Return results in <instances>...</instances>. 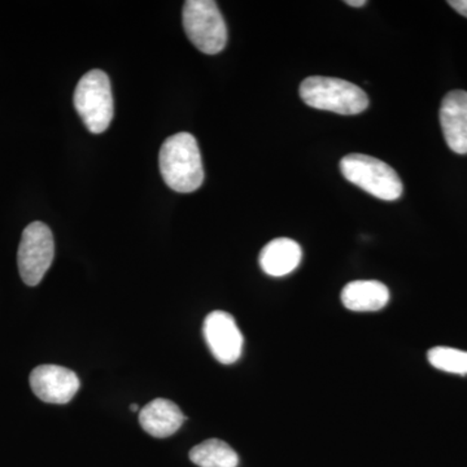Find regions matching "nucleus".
Returning <instances> with one entry per match:
<instances>
[{"label": "nucleus", "mask_w": 467, "mask_h": 467, "mask_svg": "<svg viewBox=\"0 0 467 467\" xmlns=\"http://www.w3.org/2000/svg\"><path fill=\"white\" fill-rule=\"evenodd\" d=\"M389 291L378 281L350 282L343 288L342 303L353 312H377L389 304Z\"/></svg>", "instance_id": "nucleus-12"}, {"label": "nucleus", "mask_w": 467, "mask_h": 467, "mask_svg": "<svg viewBox=\"0 0 467 467\" xmlns=\"http://www.w3.org/2000/svg\"><path fill=\"white\" fill-rule=\"evenodd\" d=\"M202 333L218 362L232 365L241 358L244 339L232 315L223 310L209 313L202 325Z\"/></svg>", "instance_id": "nucleus-7"}, {"label": "nucleus", "mask_w": 467, "mask_h": 467, "mask_svg": "<svg viewBox=\"0 0 467 467\" xmlns=\"http://www.w3.org/2000/svg\"><path fill=\"white\" fill-rule=\"evenodd\" d=\"M300 97L312 109L339 115H358L368 106L367 92L340 78L313 76L300 85Z\"/></svg>", "instance_id": "nucleus-2"}, {"label": "nucleus", "mask_w": 467, "mask_h": 467, "mask_svg": "<svg viewBox=\"0 0 467 467\" xmlns=\"http://www.w3.org/2000/svg\"><path fill=\"white\" fill-rule=\"evenodd\" d=\"M159 164L162 180L175 192H196L204 182L201 150L190 133L169 137L160 150Z\"/></svg>", "instance_id": "nucleus-1"}, {"label": "nucleus", "mask_w": 467, "mask_h": 467, "mask_svg": "<svg viewBox=\"0 0 467 467\" xmlns=\"http://www.w3.org/2000/svg\"><path fill=\"white\" fill-rule=\"evenodd\" d=\"M367 3V0H347L346 5H350V7H364Z\"/></svg>", "instance_id": "nucleus-16"}, {"label": "nucleus", "mask_w": 467, "mask_h": 467, "mask_svg": "<svg viewBox=\"0 0 467 467\" xmlns=\"http://www.w3.org/2000/svg\"><path fill=\"white\" fill-rule=\"evenodd\" d=\"M190 460L199 467H238L239 457L227 442L209 439L193 447Z\"/></svg>", "instance_id": "nucleus-13"}, {"label": "nucleus", "mask_w": 467, "mask_h": 467, "mask_svg": "<svg viewBox=\"0 0 467 467\" xmlns=\"http://www.w3.org/2000/svg\"><path fill=\"white\" fill-rule=\"evenodd\" d=\"M303 259L299 243L290 238H278L267 243L261 251L259 263L261 269L270 276L291 275Z\"/></svg>", "instance_id": "nucleus-11"}, {"label": "nucleus", "mask_w": 467, "mask_h": 467, "mask_svg": "<svg viewBox=\"0 0 467 467\" xmlns=\"http://www.w3.org/2000/svg\"><path fill=\"white\" fill-rule=\"evenodd\" d=\"M430 364L445 373L467 376V352L451 347H435L427 353Z\"/></svg>", "instance_id": "nucleus-14"}, {"label": "nucleus", "mask_w": 467, "mask_h": 467, "mask_svg": "<svg viewBox=\"0 0 467 467\" xmlns=\"http://www.w3.org/2000/svg\"><path fill=\"white\" fill-rule=\"evenodd\" d=\"M347 181L384 202H395L404 186L395 169L384 161L361 153H350L340 161Z\"/></svg>", "instance_id": "nucleus-3"}, {"label": "nucleus", "mask_w": 467, "mask_h": 467, "mask_svg": "<svg viewBox=\"0 0 467 467\" xmlns=\"http://www.w3.org/2000/svg\"><path fill=\"white\" fill-rule=\"evenodd\" d=\"M183 29L192 45L207 55L225 48L227 27L213 0H189L183 7Z\"/></svg>", "instance_id": "nucleus-5"}, {"label": "nucleus", "mask_w": 467, "mask_h": 467, "mask_svg": "<svg viewBox=\"0 0 467 467\" xmlns=\"http://www.w3.org/2000/svg\"><path fill=\"white\" fill-rule=\"evenodd\" d=\"M441 125L445 142L453 152L467 153V91L448 92L441 101Z\"/></svg>", "instance_id": "nucleus-9"}, {"label": "nucleus", "mask_w": 467, "mask_h": 467, "mask_svg": "<svg viewBox=\"0 0 467 467\" xmlns=\"http://www.w3.org/2000/svg\"><path fill=\"white\" fill-rule=\"evenodd\" d=\"M130 410L131 411H138V410H140V407H138L137 404H131L130 405Z\"/></svg>", "instance_id": "nucleus-17"}, {"label": "nucleus", "mask_w": 467, "mask_h": 467, "mask_svg": "<svg viewBox=\"0 0 467 467\" xmlns=\"http://www.w3.org/2000/svg\"><path fill=\"white\" fill-rule=\"evenodd\" d=\"M54 256L55 242L50 227L39 221L27 225L17 254L18 270L24 284L32 287L41 284Z\"/></svg>", "instance_id": "nucleus-6"}, {"label": "nucleus", "mask_w": 467, "mask_h": 467, "mask_svg": "<svg viewBox=\"0 0 467 467\" xmlns=\"http://www.w3.org/2000/svg\"><path fill=\"white\" fill-rule=\"evenodd\" d=\"M34 395L48 404H67L78 392L81 382L75 371L57 365H41L30 374Z\"/></svg>", "instance_id": "nucleus-8"}, {"label": "nucleus", "mask_w": 467, "mask_h": 467, "mask_svg": "<svg viewBox=\"0 0 467 467\" xmlns=\"http://www.w3.org/2000/svg\"><path fill=\"white\" fill-rule=\"evenodd\" d=\"M448 5L451 8L456 9L460 15L467 17V0H451V2H448Z\"/></svg>", "instance_id": "nucleus-15"}, {"label": "nucleus", "mask_w": 467, "mask_h": 467, "mask_svg": "<svg viewBox=\"0 0 467 467\" xmlns=\"http://www.w3.org/2000/svg\"><path fill=\"white\" fill-rule=\"evenodd\" d=\"M187 418L173 401L155 399L140 410V426L147 434L164 439L174 435Z\"/></svg>", "instance_id": "nucleus-10"}, {"label": "nucleus", "mask_w": 467, "mask_h": 467, "mask_svg": "<svg viewBox=\"0 0 467 467\" xmlns=\"http://www.w3.org/2000/svg\"><path fill=\"white\" fill-rule=\"evenodd\" d=\"M75 107L88 131L101 134L109 128L113 115V95L109 77L99 69L86 73L75 91Z\"/></svg>", "instance_id": "nucleus-4"}]
</instances>
